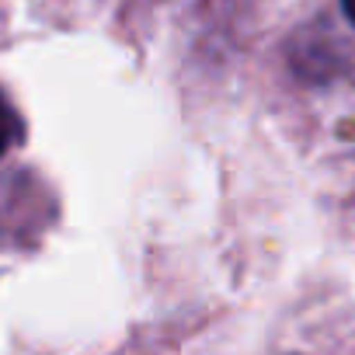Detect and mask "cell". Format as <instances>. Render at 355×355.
Returning <instances> with one entry per match:
<instances>
[{
    "mask_svg": "<svg viewBox=\"0 0 355 355\" xmlns=\"http://www.w3.org/2000/svg\"><path fill=\"white\" fill-rule=\"evenodd\" d=\"M341 4H345V15H348V21L355 25V0H341Z\"/></svg>",
    "mask_w": 355,
    "mask_h": 355,
    "instance_id": "obj_2",
    "label": "cell"
},
{
    "mask_svg": "<svg viewBox=\"0 0 355 355\" xmlns=\"http://www.w3.org/2000/svg\"><path fill=\"white\" fill-rule=\"evenodd\" d=\"M21 139V119L15 115V108L0 98V160H4Z\"/></svg>",
    "mask_w": 355,
    "mask_h": 355,
    "instance_id": "obj_1",
    "label": "cell"
}]
</instances>
